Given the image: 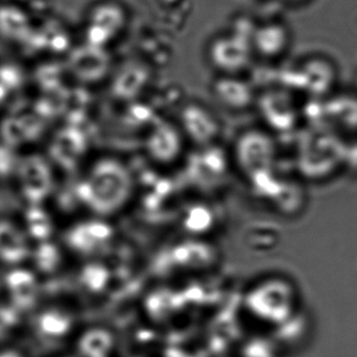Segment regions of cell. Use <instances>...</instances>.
<instances>
[{
    "instance_id": "3957f363",
    "label": "cell",
    "mask_w": 357,
    "mask_h": 357,
    "mask_svg": "<svg viewBox=\"0 0 357 357\" xmlns=\"http://www.w3.org/2000/svg\"><path fill=\"white\" fill-rule=\"evenodd\" d=\"M0 357H27L22 350L13 346L0 348Z\"/></svg>"
},
{
    "instance_id": "6da1fadb",
    "label": "cell",
    "mask_w": 357,
    "mask_h": 357,
    "mask_svg": "<svg viewBox=\"0 0 357 357\" xmlns=\"http://www.w3.org/2000/svg\"><path fill=\"white\" fill-rule=\"evenodd\" d=\"M70 322L65 312L59 310H45L36 318V333L46 341H61L70 331Z\"/></svg>"
},
{
    "instance_id": "7a4b0ae2",
    "label": "cell",
    "mask_w": 357,
    "mask_h": 357,
    "mask_svg": "<svg viewBox=\"0 0 357 357\" xmlns=\"http://www.w3.org/2000/svg\"><path fill=\"white\" fill-rule=\"evenodd\" d=\"M291 35L287 27L281 24L268 25L264 27L260 35L262 50L268 56H279L289 45Z\"/></svg>"
},
{
    "instance_id": "277c9868",
    "label": "cell",
    "mask_w": 357,
    "mask_h": 357,
    "mask_svg": "<svg viewBox=\"0 0 357 357\" xmlns=\"http://www.w3.org/2000/svg\"><path fill=\"white\" fill-rule=\"evenodd\" d=\"M287 1L291 2L293 4H304L305 2L310 1V0H287Z\"/></svg>"
}]
</instances>
